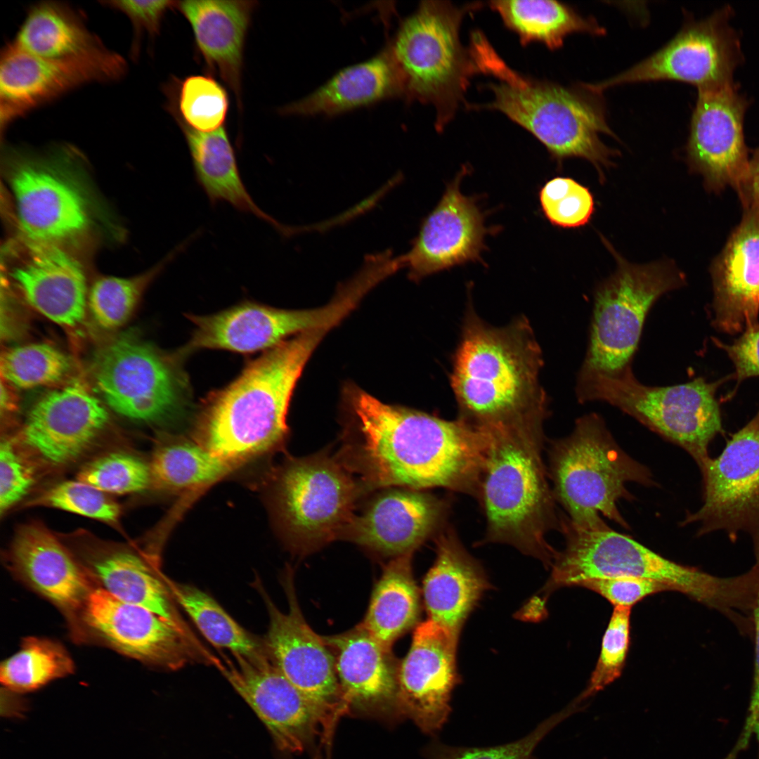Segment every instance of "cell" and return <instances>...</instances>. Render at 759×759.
<instances>
[{"mask_svg": "<svg viewBox=\"0 0 759 759\" xmlns=\"http://www.w3.org/2000/svg\"><path fill=\"white\" fill-rule=\"evenodd\" d=\"M351 394L361 435L353 468L364 488L439 487L478 498L489 430Z\"/></svg>", "mask_w": 759, "mask_h": 759, "instance_id": "cell-1", "label": "cell"}, {"mask_svg": "<svg viewBox=\"0 0 759 759\" xmlns=\"http://www.w3.org/2000/svg\"><path fill=\"white\" fill-rule=\"evenodd\" d=\"M542 365L526 318L497 327L469 309L450 374L458 418L486 429L544 422L548 405L539 382Z\"/></svg>", "mask_w": 759, "mask_h": 759, "instance_id": "cell-2", "label": "cell"}, {"mask_svg": "<svg viewBox=\"0 0 759 759\" xmlns=\"http://www.w3.org/2000/svg\"><path fill=\"white\" fill-rule=\"evenodd\" d=\"M327 330H309L283 342L210 394L197 424L198 443L233 467L280 445L297 380Z\"/></svg>", "mask_w": 759, "mask_h": 759, "instance_id": "cell-3", "label": "cell"}, {"mask_svg": "<svg viewBox=\"0 0 759 759\" xmlns=\"http://www.w3.org/2000/svg\"><path fill=\"white\" fill-rule=\"evenodd\" d=\"M471 53L479 72L491 76L487 84L493 97L472 109L502 112L530 132L561 163L579 157L590 162L604 179L603 169L612 165L616 151L608 148L599 134L615 137L608 125L604 108L594 93L539 80L510 67L499 56L485 34L475 36Z\"/></svg>", "mask_w": 759, "mask_h": 759, "instance_id": "cell-4", "label": "cell"}, {"mask_svg": "<svg viewBox=\"0 0 759 759\" xmlns=\"http://www.w3.org/2000/svg\"><path fill=\"white\" fill-rule=\"evenodd\" d=\"M543 423L488 429L477 498L486 519V541L512 545L552 566L557 551L546 536L561 531L562 517L543 460Z\"/></svg>", "mask_w": 759, "mask_h": 759, "instance_id": "cell-5", "label": "cell"}, {"mask_svg": "<svg viewBox=\"0 0 759 759\" xmlns=\"http://www.w3.org/2000/svg\"><path fill=\"white\" fill-rule=\"evenodd\" d=\"M561 532L565 547L552 564L543 589L550 594L558 588L577 586L583 581L634 577L661 582L671 591L730 617L744 606L747 595L743 576L722 578L685 566L656 553L631 537L614 531L586 530L562 517Z\"/></svg>", "mask_w": 759, "mask_h": 759, "instance_id": "cell-6", "label": "cell"}, {"mask_svg": "<svg viewBox=\"0 0 759 759\" xmlns=\"http://www.w3.org/2000/svg\"><path fill=\"white\" fill-rule=\"evenodd\" d=\"M549 464L556 502L582 529L609 528L602 517L629 529L618 507L621 500L632 498L628 484H655L650 470L619 446L597 413L579 417L571 434L552 442Z\"/></svg>", "mask_w": 759, "mask_h": 759, "instance_id": "cell-7", "label": "cell"}, {"mask_svg": "<svg viewBox=\"0 0 759 759\" xmlns=\"http://www.w3.org/2000/svg\"><path fill=\"white\" fill-rule=\"evenodd\" d=\"M482 6L481 2L456 6L448 1H422L387 46L399 75L402 98L433 105L439 131L454 118L471 79L479 74L460 32L465 17Z\"/></svg>", "mask_w": 759, "mask_h": 759, "instance_id": "cell-8", "label": "cell"}, {"mask_svg": "<svg viewBox=\"0 0 759 759\" xmlns=\"http://www.w3.org/2000/svg\"><path fill=\"white\" fill-rule=\"evenodd\" d=\"M727 376L703 377L680 384L654 387L639 382L629 367L616 374L579 370L576 395L581 403L599 401L615 406L651 431L681 447L699 467L708 447L723 432L715 392Z\"/></svg>", "mask_w": 759, "mask_h": 759, "instance_id": "cell-9", "label": "cell"}, {"mask_svg": "<svg viewBox=\"0 0 759 759\" xmlns=\"http://www.w3.org/2000/svg\"><path fill=\"white\" fill-rule=\"evenodd\" d=\"M602 239L617 267L595 289L589 344L580 370L611 375L631 367L649 310L686 280L669 261L631 264Z\"/></svg>", "mask_w": 759, "mask_h": 759, "instance_id": "cell-10", "label": "cell"}, {"mask_svg": "<svg viewBox=\"0 0 759 759\" xmlns=\"http://www.w3.org/2000/svg\"><path fill=\"white\" fill-rule=\"evenodd\" d=\"M359 491L348 467L319 454L289 460L281 467L272 507L288 542L306 552L345 533Z\"/></svg>", "mask_w": 759, "mask_h": 759, "instance_id": "cell-11", "label": "cell"}, {"mask_svg": "<svg viewBox=\"0 0 759 759\" xmlns=\"http://www.w3.org/2000/svg\"><path fill=\"white\" fill-rule=\"evenodd\" d=\"M93 371L103 402L129 420L163 422L188 404V382L176 360L135 337L123 336L107 345Z\"/></svg>", "mask_w": 759, "mask_h": 759, "instance_id": "cell-12", "label": "cell"}, {"mask_svg": "<svg viewBox=\"0 0 759 759\" xmlns=\"http://www.w3.org/2000/svg\"><path fill=\"white\" fill-rule=\"evenodd\" d=\"M729 5L699 20H691L663 48L625 72L595 84H586L600 94L615 86L642 82L675 80L698 89L734 84L733 73L742 63L739 34L729 21Z\"/></svg>", "mask_w": 759, "mask_h": 759, "instance_id": "cell-13", "label": "cell"}, {"mask_svg": "<svg viewBox=\"0 0 759 759\" xmlns=\"http://www.w3.org/2000/svg\"><path fill=\"white\" fill-rule=\"evenodd\" d=\"M284 587L287 613L280 611L262 590L269 616L264 643L278 668L314 706L320 716L323 741L331 750L339 720L349 714L335 670L332 651L323 637L314 632L304 619L296 597L292 573Z\"/></svg>", "mask_w": 759, "mask_h": 759, "instance_id": "cell-14", "label": "cell"}, {"mask_svg": "<svg viewBox=\"0 0 759 759\" xmlns=\"http://www.w3.org/2000/svg\"><path fill=\"white\" fill-rule=\"evenodd\" d=\"M699 467L703 504L682 524H697V536L722 530L732 541L741 531L748 533L759 564V410L719 456L708 457Z\"/></svg>", "mask_w": 759, "mask_h": 759, "instance_id": "cell-15", "label": "cell"}, {"mask_svg": "<svg viewBox=\"0 0 759 759\" xmlns=\"http://www.w3.org/2000/svg\"><path fill=\"white\" fill-rule=\"evenodd\" d=\"M362 297L356 287L344 284L332 303L315 310H283L247 301L213 315H190L195 330L186 350L223 349L241 353L269 350L292 335L330 330Z\"/></svg>", "mask_w": 759, "mask_h": 759, "instance_id": "cell-16", "label": "cell"}, {"mask_svg": "<svg viewBox=\"0 0 759 759\" xmlns=\"http://www.w3.org/2000/svg\"><path fill=\"white\" fill-rule=\"evenodd\" d=\"M214 664L252 708L284 753L316 748L325 755L323 732L312 703L280 672L268 654L257 658L234 656Z\"/></svg>", "mask_w": 759, "mask_h": 759, "instance_id": "cell-17", "label": "cell"}, {"mask_svg": "<svg viewBox=\"0 0 759 759\" xmlns=\"http://www.w3.org/2000/svg\"><path fill=\"white\" fill-rule=\"evenodd\" d=\"M68 151L60 148L44 157L17 153L8 156L17 216L27 239L58 244L89 225L84 192L61 169Z\"/></svg>", "mask_w": 759, "mask_h": 759, "instance_id": "cell-18", "label": "cell"}, {"mask_svg": "<svg viewBox=\"0 0 759 759\" xmlns=\"http://www.w3.org/2000/svg\"><path fill=\"white\" fill-rule=\"evenodd\" d=\"M749 105L736 84L698 89L686 145L692 171L701 174L709 190L732 187L739 194L748 167L744 118Z\"/></svg>", "mask_w": 759, "mask_h": 759, "instance_id": "cell-19", "label": "cell"}, {"mask_svg": "<svg viewBox=\"0 0 759 759\" xmlns=\"http://www.w3.org/2000/svg\"><path fill=\"white\" fill-rule=\"evenodd\" d=\"M108 421L105 406L83 383L74 381L41 397L15 440L41 465L63 467L90 448Z\"/></svg>", "mask_w": 759, "mask_h": 759, "instance_id": "cell-20", "label": "cell"}, {"mask_svg": "<svg viewBox=\"0 0 759 759\" xmlns=\"http://www.w3.org/2000/svg\"><path fill=\"white\" fill-rule=\"evenodd\" d=\"M82 616L89 629L108 644L142 662L175 670L205 659L206 651L183 624L122 602L100 588L90 593Z\"/></svg>", "mask_w": 759, "mask_h": 759, "instance_id": "cell-21", "label": "cell"}, {"mask_svg": "<svg viewBox=\"0 0 759 759\" xmlns=\"http://www.w3.org/2000/svg\"><path fill=\"white\" fill-rule=\"evenodd\" d=\"M124 58L55 60L22 50L13 41L0 59V118L3 130L13 120L83 84L112 82L126 72Z\"/></svg>", "mask_w": 759, "mask_h": 759, "instance_id": "cell-22", "label": "cell"}, {"mask_svg": "<svg viewBox=\"0 0 759 759\" xmlns=\"http://www.w3.org/2000/svg\"><path fill=\"white\" fill-rule=\"evenodd\" d=\"M458 637L428 619L417 626L410 650L398 669L399 718L412 720L427 734L438 733L451 712V694L460 681Z\"/></svg>", "mask_w": 759, "mask_h": 759, "instance_id": "cell-23", "label": "cell"}, {"mask_svg": "<svg viewBox=\"0 0 759 759\" xmlns=\"http://www.w3.org/2000/svg\"><path fill=\"white\" fill-rule=\"evenodd\" d=\"M463 166L446 188L434 209L423 219L410 250L400 256L411 280H420L436 273L469 261H481L491 231L475 198L462 194L460 183L468 173Z\"/></svg>", "mask_w": 759, "mask_h": 759, "instance_id": "cell-24", "label": "cell"}, {"mask_svg": "<svg viewBox=\"0 0 759 759\" xmlns=\"http://www.w3.org/2000/svg\"><path fill=\"white\" fill-rule=\"evenodd\" d=\"M448 508L445 500L422 491L389 490L354 516L344 534L382 554H413L443 528Z\"/></svg>", "mask_w": 759, "mask_h": 759, "instance_id": "cell-25", "label": "cell"}, {"mask_svg": "<svg viewBox=\"0 0 759 759\" xmlns=\"http://www.w3.org/2000/svg\"><path fill=\"white\" fill-rule=\"evenodd\" d=\"M332 653L349 714L383 720L399 718L397 672L391 651L362 624L341 635L323 637Z\"/></svg>", "mask_w": 759, "mask_h": 759, "instance_id": "cell-26", "label": "cell"}, {"mask_svg": "<svg viewBox=\"0 0 759 759\" xmlns=\"http://www.w3.org/2000/svg\"><path fill=\"white\" fill-rule=\"evenodd\" d=\"M25 254L11 277L27 303L56 324L74 327L82 323L88 303L81 264L58 243L27 239Z\"/></svg>", "mask_w": 759, "mask_h": 759, "instance_id": "cell-27", "label": "cell"}, {"mask_svg": "<svg viewBox=\"0 0 759 759\" xmlns=\"http://www.w3.org/2000/svg\"><path fill=\"white\" fill-rule=\"evenodd\" d=\"M8 562L19 578L68 615L82 614L94 589L82 562L41 523L17 530Z\"/></svg>", "mask_w": 759, "mask_h": 759, "instance_id": "cell-28", "label": "cell"}, {"mask_svg": "<svg viewBox=\"0 0 759 759\" xmlns=\"http://www.w3.org/2000/svg\"><path fill=\"white\" fill-rule=\"evenodd\" d=\"M739 224L713 260V325L734 335L758 322L759 314V209L744 208Z\"/></svg>", "mask_w": 759, "mask_h": 759, "instance_id": "cell-29", "label": "cell"}, {"mask_svg": "<svg viewBox=\"0 0 759 759\" xmlns=\"http://www.w3.org/2000/svg\"><path fill=\"white\" fill-rule=\"evenodd\" d=\"M254 1H176L192 28L196 48L207 67L217 73L242 106V72L245 40Z\"/></svg>", "mask_w": 759, "mask_h": 759, "instance_id": "cell-30", "label": "cell"}, {"mask_svg": "<svg viewBox=\"0 0 759 759\" xmlns=\"http://www.w3.org/2000/svg\"><path fill=\"white\" fill-rule=\"evenodd\" d=\"M435 540L436 558L423 582L424 604L429 620L459 635L489 584L454 529L443 528Z\"/></svg>", "mask_w": 759, "mask_h": 759, "instance_id": "cell-31", "label": "cell"}, {"mask_svg": "<svg viewBox=\"0 0 759 759\" xmlns=\"http://www.w3.org/2000/svg\"><path fill=\"white\" fill-rule=\"evenodd\" d=\"M402 96L399 75L386 46L372 58L342 69L309 95L280 108L278 112L333 116Z\"/></svg>", "mask_w": 759, "mask_h": 759, "instance_id": "cell-32", "label": "cell"}, {"mask_svg": "<svg viewBox=\"0 0 759 759\" xmlns=\"http://www.w3.org/2000/svg\"><path fill=\"white\" fill-rule=\"evenodd\" d=\"M32 55L55 60L98 59L111 55L72 6L46 1L32 6L12 41Z\"/></svg>", "mask_w": 759, "mask_h": 759, "instance_id": "cell-33", "label": "cell"}, {"mask_svg": "<svg viewBox=\"0 0 759 759\" xmlns=\"http://www.w3.org/2000/svg\"><path fill=\"white\" fill-rule=\"evenodd\" d=\"M82 564L91 579L114 597L183 624L162 574L134 552L103 545L88 549Z\"/></svg>", "mask_w": 759, "mask_h": 759, "instance_id": "cell-34", "label": "cell"}, {"mask_svg": "<svg viewBox=\"0 0 759 759\" xmlns=\"http://www.w3.org/2000/svg\"><path fill=\"white\" fill-rule=\"evenodd\" d=\"M177 123L185 137L196 180L211 203L225 201L240 212L268 222L283 234L293 232L261 210L252 200L241 179L235 150L224 126L204 132Z\"/></svg>", "mask_w": 759, "mask_h": 759, "instance_id": "cell-35", "label": "cell"}, {"mask_svg": "<svg viewBox=\"0 0 759 759\" xmlns=\"http://www.w3.org/2000/svg\"><path fill=\"white\" fill-rule=\"evenodd\" d=\"M412 554L394 557L375 585L363 627L385 649L416 622L419 592L411 567Z\"/></svg>", "mask_w": 759, "mask_h": 759, "instance_id": "cell-36", "label": "cell"}, {"mask_svg": "<svg viewBox=\"0 0 759 759\" xmlns=\"http://www.w3.org/2000/svg\"><path fill=\"white\" fill-rule=\"evenodd\" d=\"M488 4L505 27L517 34L523 46L537 41L554 50L561 47L565 38L573 33H605L595 20L585 18L557 1H492Z\"/></svg>", "mask_w": 759, "mask_h": 759, "instance_id": "cell-37", "label": "cell"}, {"mask_svg": "<svg viewBox=\"0 0 759 759\" xmlns=\"http://www.w3.org/2000/svg\"><path fill=\"white\" fill-rule=\"evenodd\" d=\"M169 592L214 646L233 656L257 658L268 652L261 642L241 627L209 595L197 588L172 581L162 575Z\"/></svg>", "mask_w": 759, "mask_h": 759, "instance_id": "cell-38", "label": "cell"}, {"mask_svg": "<svg viewBox=\"0 0 759 759\" xmlns=\"http://www.w3.org/2000/svg\"><path fill=\"white\" fill-rule=\"evenodd\" d=\"M234 467L198 443L174 439L160 445L150 465L152 482L169 491L207 485Z\"/></svg>", "mask_w": 759, "mask_h": 759, "instance_id": "cell-39", "label": "cell"}, {"mask_svg": "<svg viewBox=\"0 0 759 759\" xmlns=\"http://www.w3.org/2000/svg\"><path fill=\"white\" fill-rule=\"evenodd\" d=\"M168 110L176 122L199 131L224 126L229 108L226 90L208 74L174 78L164 87Z\"/></svg>", "mask_w": 759, "mask_h": 759, "instance_id": "cell-40", "label": "cell"}, {"mask_svg": "<svg viewBox=\"0 0 759 759\" xmlns=\"http://www.w3.org/2000/svg\"><path fill=\"white\" fill-rule=\"evenodd\" d=\"M193 237L179 244L157 265L143 273L129 278L103 276L97 279L89 292L87 303L97 325L107 330L124 325L148 286L188 246Z\"/></svg>", "mask_w": 759, "mask_h": 759, "instance_id": "cell-41", "label": "cell"}, {"mask_svg": "<svg viewBox=\"0 0 759 759\" xmlns=\"http://www.w3.org/2000/svg\"><path fill=\"white\" fill-rule=\"evenodd\" d=\"M74 663L58 642L29 637L20 649L1 666V682L15 693L37 690L52 680L72 673Z\"/></svg>", "mask_w": 759, "mask_h": 759, "instance_id": "cell-42", "label": "cell"}, {"mask_svg": "<svg viewBox=\"0 0 759 759\" xmlns=\"http://www.w3.org/2000/svg\"><path fill=\"white\" fill-rule=\"evenodd\" d=\"M71 361L46 343H32L5 350L1 356V380L12 387L29 389L56 384L70 373Z\"/></svg>", "mask_w": 759, "mask_h": 759, "instance_id": "cell-43", "label": "cell"}, {"mask_svg": "<svg viewBox=\"0 0 759 759\" xmlns=\"http://www.w3.org/2000/svg\"><path fill=\"white\" fill-rule=\"evenodd\" d=\"M77 479L108 495L141 492L152 483L150 465L122 452L108 453L89 462Z\"/></svg>", "mask_w": 759, "mask_h": 759, "instance_id": "cell-44", "label": "cell"}, {"mask_svg": "<svg viewBox=\"0 0 759 759\" xmlns=\"http://www.w3.org/2000/svg\"><path fill=\"white\" fill-rule=\"evenodd\" d=\"M27 505L55 508L110 525L117 524L121 514L120 506L108 494L77 479L52 486Z\"/></svg>", "mask_w": 759, "mask_h": 759, "instance_id": "cell-45", "label": "cell"}, {"mask_svg": "<svg viewBox=\"0 0 759 759\" xmlns=\"http://www.w3.org/2000/svg\"><path fill=\"white\" fill-rule=\"evenodd\" d=\"M539 200L546 219L557 227L583 226L595 212L589 188L569 177L557 176L547 181L540 190Z\"/></svg>", "mask_w": 759, "mask_h": 759, "instance_id": "cell-46", "label": "cell"}, {"mask_svg": "<svg viewBox=\"0 0 759 759\" xmlns=\"http://www.w3.org/2000/svg\"><path fill=\"white\" fill-rule=\"evenodd\" d=\"M570 704L543 721L526 736L512 742L489 747L452 746L434 741L424 749L427 759H533L541 740L557 725L574 713Z\"/></svg>", "mask_w": 759, "mask_h": 759, "instance_id": "cell-47", "label": "cell"}, {"mask_svg": "<svg viewBox=\"0 0 759 759\" xmlns=\"http://www.w3.org/2000/svg\"><path fill=\"white\" fill-rule=\"evenodd\" d=\"M630 609L614 606L602 637L595 668L587 688L578 701L603 689L621 676L630 642Z\"/></svg>", "mask_w": 759, "mask_h": 759, "instance_id": "cell-48", "label": "cell"}, {"mask_svg": "<svg viewBox=\"0 0 759 759\" xmlns=\"http://www.w3.org/2000/svg\"><path fill=\"white\" fill-rule=\"evenodd\" d=\"M15 439L0 445V512L3 514L21 500L35 480L34 467Z\"/></svg>", "mask_w": 759, "mask_h": 759, "instance_id": "cell-49", "label": "cell"}, {"mask_svg": "<svg viewBox=\"0 0 759 759\" xmlns=\"http://www.w3.org/2000/svg\"><path fill=\"white\" fill-rule=\"evenodd\" d=\"M100 4L120 11L130 20L134 29L131 45L133 57H137L142 37L146 34L154 39L160 33L163 18L167 12L175 7L176 1L164 0L104 1Z\"/></svg>", "mask_w": 759, "mask_h": 759, "instance_id": "cell-50", "label": "cell"}, {"mask_svg": "<svg viewBox=\"0 0 759 759\" xmlns=\"http://www.w3.org/2000/svg\"><path fill=\"white\" fill-rule=\"evenodd\" d=\"M577 586L599 594L614 606L628 608L651 595L671 591L661 582L634 577L591 579L583 581Z\"/></svg>", "mask_w": 759, "mask_h": 759, "instance_id": "cell-51", "label": "cell"}, {"mask_svg": "<svg viewBox=\"0 0 759 759\" xmlns=\"http://www.w3.org/2000/svg\"><path fill=\"white\" fill-rule=\"evenodd\" d=\"M713 341L718 348L727 353L735 368L730 379L736 380L737 385L728 396L730 398L743 380L759 376V323L746 328L741 336L731 344H725L716 338H713Z\"/></svg>", "mask_w": 759, "mask_h": 759, "instance_id": "cell-52", "label": "cell"}, {"mask_svg": "<svg viewBox=\"0 0 759 759\" xmlns=\"http://www.w3.org/2000/svg\"><path fill=\"white\" fill-rule=\"evenodd\" d=\"M739 196L744 208L759 209V146L749 160L746 177Z\"/></svg>", "mask_w": 759, "mask_h": 759, "instance_id": "cell-53", "label": "cell"}, {"mask_svg": "<svg viewBox=\"0 0 759 759\" xmlns=\"http://www.w3.org/2000/svg\"><path fill=\"white\" fill-rule=\"evenodd\" d=\"M753 637L754 640V670L751 695L759 697V592L753 612Z\"/></svg>", "mask_w": 759, "mask_h": 759, "instance_id": "cell-54", "label": "cell"}, {"mask_svg": "<svg viewBox=\"0 0 759 759\" xmlns=\"http://www.w3.org/2000/svg\"><path fill=\"white\" fill-rule=\"evenodd\" d=\"M11 387L1 380V414L5 412H11L16 406L11 388Z\"/></svg>", "mask_w": 759, "mask_h": 759, "instance_id": "cell-55", "label": "cell"}, {"mask_svg": "<svg viewBox=\"0 0 759 759\" xmlns=\"http://www.w3.org/2000/svg\"><path fill=\"white\" fill-rule=\"evenodd\" d=\"M751 569L755 570L757 572V573H758V575L759 576V568L758 566H754L753 567L751 568ZM758 592H759V589H758L757 596L758 595ZM756 599H757V597H756ZM755 602H756V599H755ZM755 604H754V607H755ZM754 607H753V609H754ZM753 609L751 614L748 616L745 617L740 623L736 624L737 628H739V627L742 626L746 622L747 620H748L749 618H751Z\"/></svg>", "mask_w": 759, "mask_h": 759, "instance_id": "cell-56", "label": "cell"}, {"mask_svg": "<svg viewBox=\"0 0 759 759\" xmlns=\"http://www.w3.org/2000/svg\"><path fill=\"white\" fill-rule=\"evenodd\" d=\"M754 566H756V565H754ZM758 566V567L759 568V566ZM757 597H758V596H757ZM751 617H752V616H751ZM751 618H749L748 620H750ZM748 620H747V621H746V623H744V625H743L742 626H741V627H739V628H742V627H743V626H744V625H745V624H746V623H747V621H748Z\"/></svg>", "mask_w": 759, "mask_h": 759, "instance_id": "cell-57", "label": "cell"}, {"mask_svg": "<svg viewBox=\"0 0 759 759\" xmlns=\"http://www.w3.org/2000/svg\"><path fill=\"white\" fill-rule=\"evenodd\" d=\"M756 565H758V564H756ZM758 566H759V565H758ZM751 619H752V618H751ZM751 620H750V621H749L748 622V623L746 624V625L745 627H744L743 628H741V629H739V630H742V629H744V628H746V626H747V625H748V623H750V621H751Z\"/></svg>", "mask_w": 759, "mask_h": 759, "instance_id": "cell-58", "label": "cell"}, {"mask_svg": "<svg viewBox=\"0 0 759 759\" xmlns=\"http://www.w3.org/2000/svg\"><path fill=\"white\" fill-rule=\"evenodd\" d=\"M726 759H734V758L732 757V756H731V755H730L729 754V755H728V756L727 757V758H726Z\"/></svg>", "mask_w": 759, "mask_h": 759, "instance_id": "cell-59", "label": "cell"}, {"mask_svg": "<svg viewBox=\"0 0 759 759\" xmlns=\"http://www.w3.org/2000/svg\"><path fill=\"white\" fill-rule=\"evenodd\" d=\"M755 565H756V564H755ZM756 566H758V565H756ZM752 615H753V614H752ZM751 618H752V617H751ZM751 619H750V620H751ZM750 620H748V621H747V623H746V624H745V625H744V626H743L742 628H739V629H741V628H743L744 627H745V626L746 625V624L748 623V621H749Z\"/></svg>", "mask_w": 759, "mask_h": 759, "instance_id": "cell-60", "label": "cell"}]
</instances>
